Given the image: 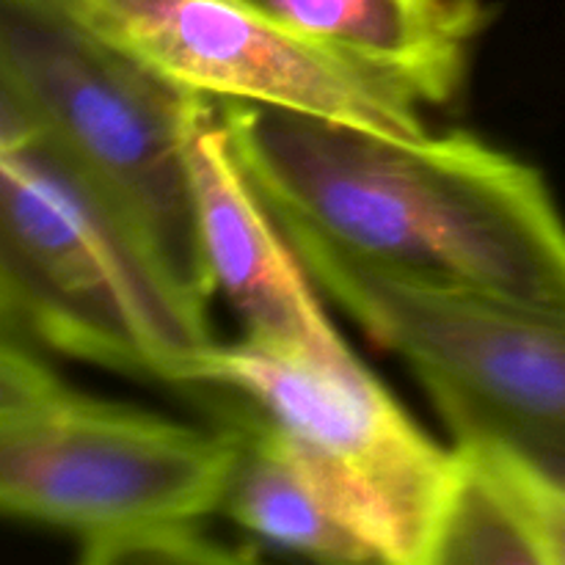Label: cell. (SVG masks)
<instances>
[{
    "instance_id": "6da1fadb",
    "label": "cell",
    "mask_w": 565,
    "mask_h": 565,
    "mask_svg": "<svg viewBox=\"0 0 565 565\" xmlns=\"http://www.w3.org/2000/svg\"><path fill=\"white\" fill-rule=\"evenodd\" d=\"M221 114L279 218L395 279L565 323V218L527 160L467 130L390 138L254 103Z\"/></svg>"
},
{
    "instance_id": "7a4b0ae2",
    "label": "cell",
    "mask_w": 565,
    "mask_h": 565,
    "mask_svg": "<svg viewBox=\"0 0 565 565\" xmlns=\"http://www.w3.org/2000/svg\"><path fill=\"white\" fill-rule=\"evenodd\" d=\"M0 296L22 340L177 390L215 345L207 303L44 138L0 147Z\"/></svg>"
},
{
    "instance_id": "3957f363",
    "label": "cell",
    "mask_w": 565,
    "mask_h": 565,
    "mask_svg": "<svg viewBox=\"0 0 565 565\" xmlns=\"http://www.w3.org/2000/svg\"><path fill=\"white\" fill-rule=\"evenodd\" d=\"M0 66L53 143L196 301L215 296L185 158L193 92L99 31L77 0H0Z\"/></svg>"
},
{
    "instance_id": "277c9868",
    "label": "cell",
    "mask_w": 565,
    "mask_h": 565,
    "mask_svg": "<svg viewBox=\"0 0 565 565\" xmlns=\"http://www.w3.org/2000/svg\"><path fill=\"white\" fill-rule=\"evenodd\" d=\"M279 224L320 296L408 364L452 441H497L565 478L563 320L395 279Z\"/></svg>"
},
{
    "instance_id": "5b68a950",
    "label": "cell",
    "mask_w": 565,
    "mask_h": 565,
    "mask_svg": "<svg viewBox=\"0 0 565 565\" xmlns=\"http://www.w3.org/2000/svg\"><path fill=\"white\" fill-rule=\"evenodd\" d=\"M241 428L66 392L0 423V516L70 533L99 565L130 535L221 511Z\"/></svg>"
},
{
    "instance_id": "8992f818",
    "label": "cell",
    "mask_w": 565,
    "mask_h": 565,
    "mask_svg": "<svg viewBox=\"0 0 565 565\" xmlns=\"http://www.w3.org/2000/svg\"><path fill=\"white\" fill-rule=\"evenodd\" d=\"M191 386L254 408L386 565H430L458 452L425 434L367 364L340 373L243 337L210 345Z\"/></svg>"
},
{
    "instance_id": "52a82bcc",
    "label": "cell",
    "mask_w": 565,
    "mask_h": 565,
    "mask_svg": "<svg viewBox=\"0 0 565 565\" xmlns=\"http://www.w3.org/2000/svg\"><path fill=\"white\" fill-rule=\"evenodd\" d=\"M88 20L188 92L318 116L390 138L428 136L423 105L243 0H77Z\"/></svg>"
},
{
    "instance_id": "ba28073f",
    "label": "cell",
    "mask_w": 565,
    "mask_h": 565,
    "mask_svg": "<svg viewBox=\"0 0 565 565\" xmlns=\"http://www.w3.org/2000/svg\"><path fill=\"white\" fill-rule=\"evenodd\" d=\"M182 158L210 279L241 318L243 337L326 370L362 367V359L326 315L318 285L279 218L248 177L218 99L196 92L188 97Z\"/></svg>"
},
{
    "instance_id": "9c48e42d",
    "label": "cell",
    "mask_w": 565,
    "mask_h": 565,
    "mask_svg": "<svg viewBox=\"0 0 565 565\" xmlns=\"http://www.w3.org/2000/svg\"><path fill=\"white\" fill-rule=\"evenodd\" d=\"M296 36L386 77L419 105H450L467 86L486 0H243Z\"/></svg>"
},
{
    "instance_id": "30bf717a",
    "label": "cell",
    "mask_w": 565,
    "mask_h": 565,
    "mask_svg": "<svg viewBox=\"0 0 565 565\" xmlns=\"http://www.w3.org/2000/svg\"><path fill=\"white\" fill-rule=\"evenodd\" d=\"M230 419L241 428V452L221 500V516L232 519L259 544L309 561L386 565L367 535L340 511L254 408H237Z\"/></svg>"
},
{
    "instance_id": "8fae6325",
    "label": "cell",
    "mask_w": 565,
    "mask_h": 565,
    "mask_svg": "<svg viewBox=\"0 0 565 565\" xmlns=\"http://www.w3.org/2000/svg\"><path fill=\"white\" fill-rule=\"evenodd\" d=\"M458 472L436 530L430 565L519 563L541 565L539 546L511 494L472 445H458Z\"/></svg>"
},
{
    "instance_id": "7c38bea8",
    "label": "cell",
    "mask_w": 565,
    "mask_h": 565,
    "mask_svg": "<svg viewBox=\"0 0 565 565\" xmlns=\"http://www.w3.org/2000/svg\"><path fill=\"white\" fill-rule=\"evenodd\" d=\"M458 445H472L502 480L539 546L541 565H565V478L497 441L469 439Z\"/></svg>"
},
{
    "instance_id": "4fadbf2b",
    "label": "cell",
    "mask_w": 565,
    "mask_h": 565,
    "mask_svg": "<svg viewBox=\"0 0 565 565\" xmlns=\"http://www.w3.org/2000/svg\"><path fill=\"white\" fill-rule=\"evenodd\" d=\"M17 340L20 337L0 331V423L70 392L42 359Z\"/></svg>"
},
{
    "instance_id": "5bb4252c",
    "label": "cell",
    "mask_w": 565,
    "mask_h": 565,
    "mask_svg": "<svg viewBox=\"0 0 565 565\" xmlns=\"http://www.w3.org/2000/svg\"><path fill=\"white\" fill-rule=\"evenodd\" d=\"M36 138H42L36 119L0 66V147H17Z\"/></svg>"
},
{
    "instance_id": "9a60e30c",
    "label": "cell",
    "mask_w": 565,
    "mask_h": 565,
    "mask_svg": "<svg viewBox=\"0 0 565 565\" xmlns=\"http://www.w3.org/2000/svg\"><path fill=\"white\" fill-rule=\"evenodd\" d=\"M0 331H9V334H14V329H11V318H9V309H6L3 296H0Z\"/></svg>"
}]
</instances>
